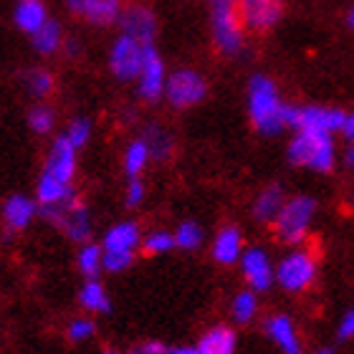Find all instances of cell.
Returning a JSON list of instances; mask_svg holds the SVG:
<instances>
[{
  "instance_id": "7402d4cb",
  "label": "cell",
  "mask_w": 354,
  "mask_h": 354,
  "mask_svg": "<svg viewBox=\"0 0 354 354\" xmlns=\"http://www.w3.org/2000/svg\"><path fill=\"white\" fill-rule=\"evenodd\" d=\"M3 215H6L8 228L21 230V228H26L30 223V218L36 215V203L28 198H23V195H13V198L6 203V207H3Z\"/></svg>"
},
{
  "instance_id": "6da1fadb",
  "label": "cell",
  "mask_w": 354,
  "mask_h": 354,
  "mask_svg": "<svg viewBox=\"0 0 354 354\" xmlns=\"http://www.w3.org/2000/svg\"><path fill=\"white\" fill-rule=\"evenodd\" d=\"M283 111H286V104L281 102L279 86L273 84V79L263 74L251 76V82H248V117H251L253 127L266 137H276L286 129Z\"/></svg>"
},
{
  "instance_id": "603a6c76",
  "label": "cell",
  "mask_w": 354,
  "mask_h": 354,
  "mask_svg": "<svg viewBox=\"0 0 354 354\" xmlns=\"http://www.w3.org/2000/svg\"><path fill=\"white\" fill-rule=\"evenodd\" d=\"M71 195H74L71 183H64L56 175L44 170V175L38 180V200H41V205H53V203H61V200L71 198Z\"/></svg>"
},
{
  "instance_id": "d4e9b609",
  "label": "cell",
  "mask_w": 354,
  "mask_h": 354,
  "mask_svg": "<svg viewBox=\"0 0 354 354\" xmlns=\"http://www.w3.org/2000/svg\"><path fill=\"white\" fill-rule=\"evenodd\" d=\"M140 241V228L134 223H122L117 228H111L104 238V248L106 251H132Z\"/></svg>"
},
{
  "instance_id": "52a82bcc",
  "label": "cell",
  "mask_w": 354,
  "mask_h": 354,
  "mask_svg": "<svg viewBox=\"0 0 354 354\" xmlns=\"http://www.w3.org/2000/svg\"><path fill=\"white\" fill-rule=\"evenodd\" d=\"M145 48L147 46L140 44L137 38L119 33L111 41L109 48V71L117 82H137V76L142 71V61H145Z\"/></svg>"
},
{
  "instance_id": "60d3db41",
  "label": "cell",
  "mask_w": 354,
  "mask_h": 354,
  "mask_svg": "<svg viewBox=\"0 0 354 354\" xmlns=\"http://www.w3.org/2000/svg\"><path fill=\"white\" fill-rule=\"evenodd\" d=\"M342 134H344L349 142H354V114H347V119H344V127H342Z\"/></svg>"
},
{
  "instance_id": "4fadbf2b",
  "label": "cell",
  "mask_w": 354,
  "mask_h": 354,
  "mask_svg": "<svg viewBox=\"0 0 354 354\" xmlns=\"http://www.w3.org/2000/svg\"><path fill=\"white\" fill-rule=\"evenodd\" d=\"M46 172L56 175L64 183H71V177L76 172V147L64 137H56V142L51 145L48 160H46Z\"/></svg>"
},
{
  "instance_id": "8d00e7d4",
  "label": "cell",
  "mask_w": 354,
  "mask_h": 354,
  "mask_svg": "<svg viewBox=\"0 0 354 354\" xmlns=\"http://www.w3.org/2000/svg\"><path fill=\"white\" fill-rule=\"evenodd\" d=\"M145 198V185H142L140 177H132L129 180V187H127V205L129 207H137Z\"/></svg>"
},
{
  "instance_id": "74e56055",
  "label": "cell",
  "mask_w": 354,
  "mask_h": 354,
  "mask_svg": "<svg viewBox=\"0 0 354 354\" xmlns=\"http://www.w3.org/2000/svg\"><path fill=\"white\" fill-rule=\"evenodd\" d=\"M68 334H71V339H86V337L94 334V324L91 322H74Z\"/></svg>"
},
{
  "instance_id": "8fae6325",
  "label": "cell",
  "mask_w": 354,
  "mask_h": 354,
  "mask_svg": "<svg viewBox=\"0 0 354 354\" xmlns=\"http://www.w3.org/2000/svg\"><path fill=\"white\" fill-rule=\"evenodd\" d=\"M119 30L124 36L137 38L140 44L152 46L157 38V15L155 10L145 3H127L122 15H119Z\"/></svg>"
},
{
  "instance_id": "2e32d148",
  "label": "cell",
  "mask_w": 354,
  "mask_h": 354,
  "mask_svg": "<svg viewBox=\"0 0 354 354\" xmlns=\"http://www.w3.org/2000/svg\"><path fill=\"white\" fill-rule=\"evenodd\" d=\"M124 6V0H86L79 15L96 28H109V26L119 23V15H122Z\"/></svg>"
},
{
  "instance_id": "7a4b0ae2",
  "label": "cell",
  "mask_w": 354,
  "mask_h": 354,
  "mask_svg": "<svg viewBox=\"0 0 354 354\" xmlns=\"http://www.w3.org/2000/svg\"><path fill=\"white\" fill-rule=\"evenodd\" d=\"M288 160L296 167H309L317 172H329L334 167V142L329 132L299 129L288 145Z\"/></svg>"
},
{
  "instance_id": "b9f144b4",
  "label": "cell",
  "mask_w": 354,
  "mask_h": 354,
  "mask_svg": "<svg viewBox=\"0 0 354 354\" xmlns=\"http://www.w3.org/2000/svg\"><path fill=\"white\" fill-rule=\"evenodd\" d=\"M84 3H86V0H66V8L71 10V13L79 15V10L84 8Z\"/></svg>"
},
{
  "instance_id": "4dcf8cb0",
  "label": "cell",
  "mask_w": 354,
  "mask_h": 354,
  "mask_svg": "<svg viewBox=\"0 0 354 354\" xmlns=\"http://www.w3.org/2000/svg\"><path fill=\"white\" fill-rule=\"evenodd\" d=\"M200 241H203V230H200L198 223H183V225L177 228L175 243L180 245V248H198Z\"/></svg>"
},
{
  "instance_id": "ffe728a7",
  "label": "cell",
  "mask_w": 354,
  "mask_h": 354,
  "mask_svg": "<svg viewBox=\"0 0 354 354\" xmlns=\"http://www.w3.org/2000/svg\"><path fill=\"white\" fill-rule=\"evenodd\" d=\"M286 203V192L281 185H268L266 190L259 192V198L253 203V215H256V221L261 223H273L276 221V215L281 213V207Z\"/></svg>"
},
{
  "instance_id": "7dc6e473",
  "label": "cell",
  "mask_w": 354,
  "mask_h": 354,
  "mask_svg": "<svg viewBox=\"0 0 354 354\" xmlns=\"http://www.w3.org/2000/svg\"><path fill=\"white\" fill-rule=\"evenodd\" d=\"M317 354H332V349H329V347H324V349H319Z\"/></svg>"
},
{
  "instance_id": "e0dca14e",
  "label": "cell",
  "mask_w": 354,
  "mask_h": 354,
  "mask_svg": "<svg viewBox=\"0 0 354 354\" xmlns=\"http://www.w3.org/2000/svg\"><path fill=\"white\" fill-rule=\"evenodd\" d=\"M18 82H21L23 91L33 99V102H44L56 91V76L44 66H30L23 68L18 74Z\"/></svg>"
},
{
  "instance_id": "30bf717a",
  "label": "cell",
  "mask_w": 354,
  "mask_h": 354,
  "mask_svg": "<svg viewBox=\"0 0 354 354\" xmlns=\"http://www.w3.org/2000/svg\"><path fill=\"white\" fill-rule=\"evenodd\" d=\"M317 276V259L311 251H294L279 263L276 279L286 291H304Z\"/></svg>"
},
{
  "instance_id": "8992f818",
  "label": "cell",
  "mask_w": 354,
  "mask_h": 354,
  "mask_svg": "<svg viewBox=\"0 0 354 354\" xmlns=\"http://www.w3.org/2000/svg\"><path fill=\"white\" fill-rule=\"evenodd\" d=\"M207 96V82L205 76L195 68H177L167 76L165 84V99L172 109L185 111L190 106H198Z\"/></svg>"
},
{
  "instance_id": "836d02e7",
  "label": "cell",
  "mask_w": 354,
  "mask_h": 354,
  "mask_svg": "<svg viewBox=\"0 0 354 354\" xmlns=\"http://www.w3.org/2000/svg\"><path fill=\"white\" fill-rule=\"evenodd\" d=\"M172 245H175V236H170V233H152L147 238V243H145V251L162 253V251H170Z\"/></svg>"
},
{
  "instance_id": "7c38bea8",
  "label": "cell",
  "mask_w": 354,
  "mask_h": 354,
  "mask_svg": "<svg viewBox=\"0 0 354 354\" xmlns=\"http://www.w3.org/2000/svg\"><path fill=\"white\" fill-rule=\"evenodd\" d=\"M238 10H241L245 28L253 33H266L281 21L283 3L281 0H241Z\"/></svg>"
},
{
  "instance_id": "bcb514c9",
  "label": "cell",
  "mask_w": 354,
  "mask_h": 354,
  "mask_svg": "<svg viewBox=\"0 0 354 354\" xmlns=\"http://www.w3.org/2000/svg\"><path fill=\"white\" fill-rule=\"evenodd\" d=\"M349 26H352V28H354V8H352V10H349Z\"/></svg>"
},
{
  "instance_id": "cb8c5ba5",
  "label": "cell",
  "mask_w": 354,
  "mask_h": 354,
  "mask_svg": "<svg viewBox=\"0 0 354 354\" xmlns=\"http://www.w3.org/2000/svg\"><path fill=\"white\" fill-rule=\"evenodd\" d=\"M236 352V334L228 326H215L200 342V354H233Z\"/></svg>"
},
{
  "instance_id": "d6a6232c",
  "label": "cell",
  "mask_w": 354,
  "mask_h": 354,
  "mask_svg": "<svg viewBox=\"0 0 354 354\" xmlns=\"http://www.w3.org/2000/svg\"><path fill=\"white\" fill-rule=\"evenodd\" d=\"M233 314L238 322H251L256 314V296L253 294H238L233 301Z\"/></svg>"
},
{
  "instance_id": "ee69618b",
  "label": "cell",
  "mask_w": 354,
  "mask_h": 354,
  "mask_svg": "<svg viewBox=\"0 0 354 354\" xmlns=\"http://www.w3.org/2000/svg\"><path fill=\"white\" fill-rule=\"evenodd\" d=\"M172 354H200V349H175Z\"/></svg>"
},
{
  "instance_id": "7bdbcfd3",
  "label": "cell",
  "mask_w": 354,
  "mask_h": 354,
  "mask_svg": "<svg viewBox=\"0 0 354 354\" xmlns=\"http://www.w3.org/2000/svg\"><path fill=\"white\" fill-rule=\"evenodd\" d=\"M210 3V8H218V6H241V0H207Z\"/></svg>"
},
{
  "instance_id": "1f68e13d",
  "label": "cell",
  "mask_w": 354,
  "mask_h": 354,
  "mask_svg": "<svg viewBox=\"0 0 354 354\" xmlns=\"http://www.w3.org/2000/svg\"><path fill=\"white\" fill-rule=\"evenodd\" d=\"M79 266H82V271L86 273L88 279H94L99 273V266H102V251L96 245H86L82 256H79Z\"/></svg>"
},
{
  "instance_id": "f546056e",
  "label": "cell",
  "mask_w": 354,
  "mask_h": 354,
  "mask_svg": "<svg viewBox=\"0 0 354 354\" xmlns=\"http://www.w3.org/2000/svg\"><path fill=\"white\" fill-rule=\"evenodd\" d=\"M88 137H91V122L84 117L71 119V124H68V129H66V140L71 142L76 149H82L88 142Z\"/></svg>"
},
{
  "instance_id": "83f0119b",
  "label": "cell",
  "mask_w": 354,
  "mask_h": 354,
  "mask_svg": "<svg viewBox=\"0 0 354 354\" xmlns=\"http://www.w3.org/2000/svg\"><path fill=\"white\" fill-rule=\"evenodd\" d=\"M149 160H152V157H149V149H147V145H145V140H142V137H137L134 142H129V147H127V152H124L127 175L140 177V172L147 167Z\"/></svg>"
},
{
  "instance_id": "9a60e30c",
  "label": "cell",
  "mask_w": 354,
  "mask_h": 354,
  "mask_svg": "<svg viewBox=\"0 0 354 354\" xmlns=\"http://www.w3.org/2000/svg\"><path fill=\"white\" fill-rule=\"evenodd\" d=\"M140 137L145 140V145H147V149H149V157H152L155 162H167V160L175 155V137H172L170 129L165 124H160V122H149V124L142 129Z\"/></svg>"
},
{
  "instance_id": "484cf974",
  "label": "cell",
  "mask_w": 354,
  "mask_h": 354,
  "mask_svg": "<svg viewBox=\"0 0 354 354\" xmlns=\"http://www.w3.org/2000/svg\"><path fill=\"white\" fill-rule=\"evenodd\" d=\"M213 253L221 263H233V261H238V253H241V230L238 228L221 230L218 238H215Z\"/></svg>"
},
{
  "instance_id": "d6986e66",
  "label": "cell",
  "mask_w": 354,
  "mask_h": 354,
  "mask_svg": "<svg viewBox=\"0 0 354 354\" xmlns=\"http://www.w3.org/2000/svg\"><path fill=\"white\" fill-rule=\"evenodd\" d=\"M243 271L251 281V286L256 291H266V288L273 283V268L271 261L261 248H251V251L243 256Z\"/></svg>"
},
{
  "instance_id": "f35d334b",
  "label": "cell",
  "mask_w": 354,
  "mask_h": 354,
  "mask_svg": "<svg viewBox=\"0 0 354 354\" xmlns=\"http://www.w3.org/2000/svg\"><path fill=\"white\" fill-rule=\"evenodd\" d=\"M132 354H172L170 349L160 344V342H147V344H140V347H134Z\"/></svg>"
},
{
  "instance_id": "ac0fdd59",
  "label": "cell",
  "mask_w": 354,
  "mask_h": 354,
  "mask_svg": "<svg viewBox=\"0 0 354 354\" xmlns=\"http://www.w3.org/2000/svg\"><path fill=\"white\" fill-rule=\"evenodd\" d=\"M64 41H66V33H64V26H61L56 18H48V21L30 36V46H33V51H36L38 56H56V53H61Z\"/></svg>"
},
{
  "instance_id": "d590c367",
  "label": "cell",
  "mask_w": 354,
  "mask_h": 354,
  "mask_svg": "<svg viewBox=\"0 0 354 354\" xmlns=\"http://www.w3.org/2000/svg\"><path fill=\"white\" fill-rule=\"evenodd\" d=\"M84 53V41L79 36H66V41H64V48H61V56H66L68 61H76L82 59Z\"/></svg>"
},
{
  "instance_id": "5b68a950",
  "label": "cell",
  "mask_w": 354,
  "mask_h": 354,
  "mask_svg": "<svg viewBox=\"0 0 354 354\" xmlns=\"http://www.w3.org/2000/svg\"><path fill=\"white\" fill-rule=\"evenodd\" d=\"M41 215H44L51 225L64 230L71 241H86V238L91 236V218H88L86 205L79 200L76 192L71 198L61 200V203L41 205Z\"/></svg>"
},
{
  "instance_id": "9c48e42d",
  "label": "cell",
  "mask_w": 354,
  "mask_h": 354,
  "mask_svg": "<svg viewBox=\"0 0 354 354\" xmlns=\"http://www.w3.org/2000/svg\"><path fill=\"white\" fill-rule=\"evenodd\" d=\"M167 66H165L162 53L157 51V46L145 48V61H142V71L137 76V96L145 104H157L165 99V84H167Z\"/></svg>"
},
{
  "instance_id": "f1b7e54d",
  "label": "cell",
  "mask_w": 354,
  "mask_h": 354,
  "mask_svg": "<svg viewBox=\"0 0 354 354\" xmlns=\"http://www.w3.org/2000/svg\"><path fill=\"white\" fill-rule=\"evenodd\" d=\"M82 304L91 311H109L111 309V304H109V299H106V294H104V288L99 286L96 281H91V283L84 286Z\"/></svg>"
},
{
  "instance_id": "5bb4252c",
  "label": "cell",
  "mask_w": 354,
  "mask_h": 354,
  "mask_svg": "<svg viewBox=\"0 0 354 354\" xmlns=\"http://www.w3.org/2000/svg\"><path fill=\"white\" fill-rule=\"evenodd\" d=\"M48 8L44 0H15L13 23L15 28L23 30L26 36H33L46 21H48Z\"/></svg>"
},
{
  "instance_id": "277c9868",
  "label": "cell",
  "mask_w": 354,
  "mask_h": 354,
  "mask_svg": "<svg viewBox=\"0 0 354 354\" xmlns=\"http://www.w3.org/2000/svg\"><path fill=\"white\" fill-rule=\"evenodd\" d=\"M314 213H317V200L309 198V195H299V198L286 200L283 207H281V213L273 221L276 236L283 243H301L306 233H309Z\"/></svg>"
},
{
  "instance_id": "ab89813d",
  "label": "cell",
  "mask_w": 354,
  "mask_h": 354,
  "mask_svg": "<svg viewBox=\"0 0 354 354\" xmlns=\"http://www.w3.org/2000/svg\"><path fill=\"white\" fill-rule=\"evenodd\" d=\"M349 337H354V309L347 311V317L339 324V339H349Z\"/></svg>"
},
{
  "instance_id": "ba28073f",
  "label": "cell",
  "mask_w": 354,
  "mask_h": 354,
  "mask_svg": "<svg viewBox=\"0 0 354 354\" xmlns=\"http://www.w3.org/2000/svg\"><path fill=\"white\" fill-rule=\"evenodd\" d=\"M286 127L291 129H314V132H342L347 114L342 109H326V106H294L286 104Z\"/></svg>"
},
{
  "instance_id": "c3c4849f",
  "label": "cell",
  "mask_w": 354,
  "mask_h": 354,
  "mask_svg": "<svg viewBox=\"0 0 354 354\" xmlns=\"http://www.w3.org/2000/svg\"><path fill=\"white\" fill-rule=\"evenodd\" d=\"M106 354H114V352H106Z\"/></svg>"
},
{
  "instance_id": "4316f807",
  "label": "cell",
  "mask_w": 354,
  "mask_h": 354,
  "mask_svg": "<svg viewBox=\"0 0 354 354\" xmlns=\"http://www.w3.org/2000/svg\"><path fill=\"white\" fill-rule=\"evenodd\" d=\"M28 127L30 132L36 134H51L53 127H56V111H53L51 104L36 102L28 109Z\"/></svg>"
},
{
  "instance_id": "3957f363",
  "label": "cell",
  "mask_w": 354,
  "mask_h": 354,
  "mask_svg": "<svg viewBox=\"0 0 354 354\" xmlns=\"http://www.w3.org/2000/svg\"><path fill=\"white\" fill-rule=\"evenodd\" d=\"M245 23L236 6L210 8V38L215 51L223 56H238L245 48Z\"/></svg>"
},
{
  "instance_id": "e575fe53",
  "label": "cell",
  "mask_w": 354,
  "mask_h": 354,
  "mask_svg": "<svg viewBox=\"0 0 354 354\" xmlns=\"http://www.w3.org/2000/svg\"><path fill=\"white\" fill-rule=\"evenodd\" d=\"M102 263L109 268V271H122L132 263V251H106V256L102 259Z\"/></svg>"
},
{
  "instance_id": "f6af8a7d",
  "label": "cell",
  "mask_w": 354,
  "mask_h": 354,
  "mask_svg": "<svg viewBox=\"0 0 354 354\" xmlns=\"http://www.w3.org/2000/svg\"><path fill=\"white\" fill-rule=\"evenodd\" d=\"M347 165H349V167H352V170H354V147L347 152Z\"/></svg>"
},
{
  "instance_id": "44dd1931",
  "label": "cell",
  "mask_w": 354,
  "mask_h": 354,
  "mask_svg": "<svg viewBox=\"0 0 354 354\" xmlns=\"http://www.w3.org/2000/svg\"><path fill=\"white\" fill-rule=\"evenodd\" d=\"M268 334L283 349V354H301V342H299V334H296L294 324L288 322V317H273L268 322Z\"/></svg>"
}]
</instances>
